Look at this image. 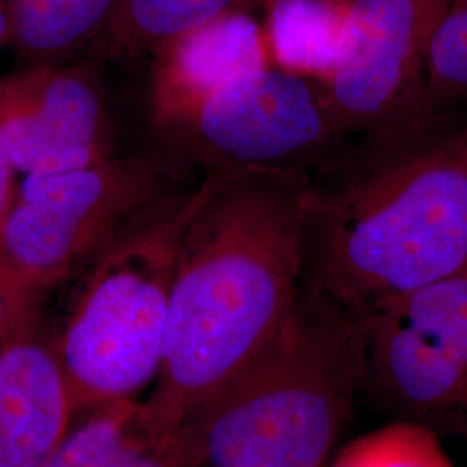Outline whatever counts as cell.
<instances>
[{"instance_id": "30bf717a", "label": "cell", "mask_w": 467, "mask_h": 467, "mask_svg": "<svg viewBox=\"0 0 467 467\" xmlns=\"http://www.w3.org/2000/svg\"><path fill=\"white\" fill-rule=\"evenodd\" d=\"M77 419L52 339L34 317L0 351V467H47Z\"/></svg>"}, {"instance_id": "7a4b0ae2", "label": "cell", "mask_w": 467, "mask_h": 467, "mask_svg": "<svg viewBox=\"0 0 467 467\" xmlns=\"http://www.w3.org/2000/svg\"><path fill=\"white\" fill-rule=\"evenodd\" d=\"M348 146L312 175L305 267L364 316L467 268V119L424 111Z\"/></svg>"}, {"instance_id": "3957f363", "label": "cell", "mask_w": 467, "mask_h": 467, "mask_svg": "<svg viewBox=\"0 0 467 467\" xmlns=\"http://www.w3.org/2000/svg\"><path fill=\"white\" fill-rule=\"evenodd\" d=\"M366 381L360 316L312 293L181 428L192 466L326 467Z\"/></svg>"}, {"instance_id": "ba28073f", "label": "cell", "mask_w": 467, "mask_h": 467, "mask_svg": "<svg viewBox=\"0 0 467 467\" xmlns=\"http://www.w3.org/2000/svg\"><path fill=\"white\" fill-rule=\"evenodd\" d=\"M445 5L447 0H350L336 61L322 78L347 139L433 111L424 67Z\"/></svg>"}, {"instance_id": "5bb4252c", "label": "cell", "mask_w": 467, "mask_h": 467, "mask_svg": "<svg viewBox=\"0 0 467 467\" xmlns=\"http://www.w3.org/2000/svg\"><path fill=\"white\" fill-rule=\"evenodd\" d=\"M267 0H121L98 46L104 54L144 56L218 17L250 13Z\"/></svg>"}, {"instance_id": "8fae6325", "label": "cell", "mask_w": 467, "mask_h": 467, "mask_svg": "<svg viewBox=\"0 0 467 467\" xmlns=\"http://www.w3.org/2000/svg\"><path fill=\"white\" fill-rule=\"evenodd\" d=\"M250 13L218 17L154 54L152 109L163 129L235 77L265 67V44Z\"/></svg>"}, {"instance_id": "ffe728a7", "label": "cell", "mask_w": 467, "mask_h": 467, "mask_svg": "<svg viewBox=\"0 0 467 467\" xmlns=\"http://www.w3.org/2000/svg\"><path fill=\"white\" fill-rule=\"evenodd\" d=\"M191 467H210V466H191Z\"/></svg>"}, {"instance_id": "2e32d148", "label": "cell", "mask_w": 467, "mask_h": 467, "mask_svg": "<svg viewBox=\"0 0 467 467\" xmlns=\"http://www.w3.org/2000/svg\"><path fill=\"white\" fill-rule=\"evenodd\" d=\"M326 467H453L438 436L414 420H399L355 438Z\"/></svg>"}, {"instance_id": "7c38bea8", "label": "cell", "mask_w": 467, "mask_h": 467, "mask_svg": "<svg viewBox=\"0 0 467 467\" xmlns=\"http://www.w3.org/2000/svg\"><path fill=\"white\" fill-rule=\"evenodd\" d=\"M184 438L150 420L144 400H118L77 419L47 467H191Z\"/></svg>"}, {"instance_id": "ac0fdd59", "label": "cell", "mask_w": 467, "mask_h": 467, "mask_svg": "<svg viewBox=\"0 0 467 467\" xmlns=\"http://www.w3.org/2000/svg\"><path fill=\"white\" fill-rule=\"evenodd\" d=\"M34 303L0 270V351L35 317Z\"/></svg>"}, {"instance_id": "4fadbf2b", "label": "cell", "mask_w": 467, "mask_h": 467, "mask_svg": "<svg viewBox=\"0 0 467 467\" xmlns=\"http://www.w3.org/2000/svg\"><path fill=\"white\" fill-rule=\"evenodd\" d=\"M121 0H7L11 36L34 65L67 63L98 44Z\"/></svg>"}, {"instance_id": "277c9868", "label": "cell", "mask_w": 467, "mask_h": 467, "mask_svg": "<svg viewBox=\"0 0 467 467\" xmlns=\"http://www.w3.org/2000/svg\"><path fill=\"white\" fill-rule=\"evenodd\" d=\"M198 200L200 185L171 191L92 260L52 339L78 418L111 401L137 399L156 381L179 246Z\"/></svg>"}, {"instance_id": "d6986e66", "label": "cell", "mask_w": 467, "mask_h": 467, "mask_svg": "<svg viewBox=\"0 0 467 467\" xmlns=\"http://www.w3.org/2000/svg\"><path fill=\"white\" fill-rule=\"evenodd\" d=\"M17 170L11 158V150L7 146V139L4 132L2 118H0V223L7 217L15 198H16Z\"/></svg>"}, {"instance_id": "9a60e30c", "label": "cell", "mask_w": 467, "mask_h": 467, "mask_svg": "<svg viewBox=\"0 0 467 467\" xmlns=\"http://www.w3.org/2000/svg\"><path fill=\"white\" fill-rule=\"evenodd\" d=\"M268 46L284 69L324 78L333 67L350 0H267Z\"/></svg>"}, {"instance_id": "8992f818", "label": "cell", "mask_w": 467, "mask_h": 467, "mask_svg": "<svg viewBox=\"0 0 467 467\" xmlns=\"http://www.w3.org/2000/svg\"><path fill=\"white\" fill-rule=\"evenodd\" d=\"M163 130L206 175L308 171L347 142L322 78L270 67L235 77Z\"/></svg>"}, {"instance_id": "9c48e42d", "label": "cell", "mask_w": 467, "mask_h": 467, "mask_svg": "<svg viewBox=\"0 0 467 467\" xmlns=\"http://www.w3.org/2000/svg\"><path fill=\"white\" fill-rule=\"evenodd\" d=\"M100 59L50 63L0 80V118L17 173L88 167L115 156Z\"/></svg>"}, {"instance_id": "5b68a950", "label": "cell", "mask_w": 467, "mask_h": 467, "mask_svg": "<svg viewBox=\"0 0 467 467\" xmlns=\"http://www.w3.org/2000/svg\"><path fill=\"white\" fill-rule=\"evenodd\" d=\"M170 192L167 173L140 158L26 175L0 223V270L36 300Z\"/></svg>"}, {"instance_id": "6da1fadb", "label": "cell", "mask_w": 467, "mask_h": 467, "mask_svg": "<svg viewBox=\"0 0 467 467\" xmlns=\"http://www.w3.org/2000/svg\"><path fill=\"white\" fill-rule=\"evenodd\" d=\"M308 171L206 175L185 225L163 360L144 400L179 431L267 347L300 300L312 196Z\"/></svg>"}, {"instance_id": "e0dca14e", "label": "cell", "mask_w": 467, "mask_h": 467, "mask_svg": "<svg viewBox=\"0 0 467 467\" xmlns=\"http://www.w3.org/2000/svg\"><path fill=\"white\" fill-rule=\"evenodd\" d=\"M426 104L433 111L467 102V0H447L434 26L424 67Z\"/></svg>"}, {"instance_id": "52a82bcc", "label": "cell", "mask_w": 467, "mask_h": 467, "mask_svg": "<svg viewBox=\"0 0 467 467\" xmlns=\"http://www.w3.org/2000/svg\"><path fill=\"white\" fill-rule=\"evenodd\" d=\"M366 381L418 416L467 412V268L360 316Z\"/></svg>"}]
</instances>
